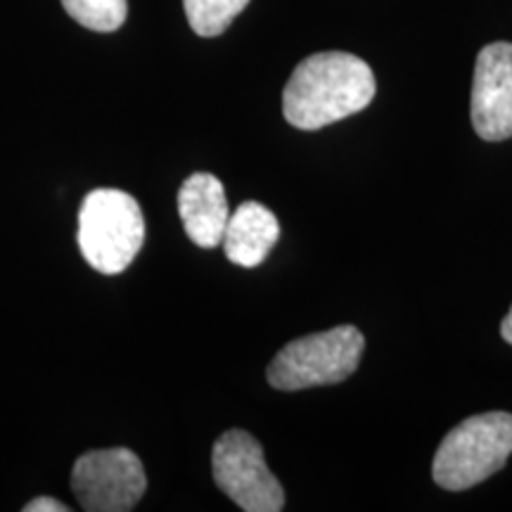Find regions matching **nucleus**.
Wrapping results in <instances>:
<instances>
[{
    "instance_id": "f257e3e1",
    "label": "nucleus",
    "mask_w": 512,
    "mask_h": 512,
    "mask_svg": "<svg viewBox=\"0 0 512 512\" xmlns=\"http://www.w3.org/2000/svg\"><path fill=\"white\" fill-rule=\"evenodd\" d=\"M373 98V69L361 57L330 50L297 64L283 91V114L294 128L318 131L363 112Z\"/></svg>"
},
{
    "instance_id": "f03ea898",
    "label": "nucleus",
    "mask_w": 512,
    "mask_h": 512,
    "mask_svg": "<svg viewBox=\"0 0 512 512\" xmlns=\"http://www.w3.org/2000/svg\"><path fill=\"white\" fill-rule=\"evenodd\" d=\"M512 456V413L472 415L453 427L434 456L432 477L441 489L465 491L503 470Z\"/></svg>"
},
{
    "instance_id": "7ed1b4c3",
    "label": "nucleus",
    "mask_w": 512,
    "mask_h": 512,
    "mask_svg": "<svg viewBox=\"0 0 512 512\" xmlns=\"http://www.w3.org/2000/svg\"><path fill=\"white\" fill-rule=\"evenodd\" d=\"M145 242V219L124 190L88 192L79 211V249L88 266L117 275L133 264Z\"/></svg>"
},
{
    "instance_id": "20e7f679",
    "label": "nucleus",
    "mask_w": 512,
    "mask_h": 512,
    "mask_svg": "<svg viewBox=\"0 0 512 512\" xmlns=\"http://www.w3.org/2000/svg\"><path fill=\"white\" fill-rule=\"evenodd\" d=\"M366 339L354 325L313 332L278 351L268 366V382L280 392L339 384L354 375Z\"/></svg>"
},
{
    "instance_id": "39448f33",
    "label": "nucleus",
    "mask_w": 512,
    "mask_h": 512,
    "mask_svg": "<svg viewBox=\"0 0 512 512\" xmlns=\"http://www.w3.org/2000/svg\"><path fill=\"white\" fill-rule=\"evenodd\" d=\"M214 482L245 512H280L285 508L283 484L268 470L264 448L245 430L221 434L211 451Z\"/></svg>"
},
{
    "instance_id": "423d86ee",
    "label": "nucleus",
    "mask_w": 512,
    "mask_h": 512,
    "mask_svg": "<svg viewBox=\"0 0 512 512\" xmlns=\"http://www.w3.org/2000/svg\"><path fill=\"white\" fill-rule=\"evenodd\" d=\"M74 494L88 512H128L147 489L145 467L128 448L83 453L72 470Z\"/></svg>"
},
{
    "instance_id": "0eeeda50",
    "label": "nucleus",
    "mask_w": 512,
    "mask_h": 512,
    "mask_svg": "<svg viewBox=\"0 0 512 512\" xmlns=\"http://www.w3.org/2000/svg\"><path fill=\"white\" fill-rule=\"evenodd\" d=\"M470 114L482 140L512 138V43L498 41L479 50Z\"/></svg>"
},
{
    "instance_id": "6e6552de",
    "label": "nucleus",
    "mask_w": 512,
    "mask_h": 512,
    "mask_svg": "<svg viewBox=\"0 0 512 512\" xmlns=\"http://www.w3.org/2000/svg\"><path fill=\"white\" fill-rule=\"evenodd\" d=\"M178 214L197 247H219L230 219L223 183L211 174H192L178 192Z\"/></svg>"
},
{
    "instance_id": "1a4fd4ad",
    "label": "nucleus",
    "mask_w": 512,
    "mask_h": 512,
    "mask_svg": "<svg viewBox=\"0 0 512 512\" xmlns=\"http://www.w3.org/2000/svg\"><path fill=\"white\" fill-rule=\"evenodd\" d=\"M278 238L280 223L273 211L259 202H245L228 219L226 233H223V249L233 264L256 268L264 264Z\"/></svg>"
},
{
    "instance_id": "9d476101",
    "label": "nucleus",
    "mask_w": 512,
    "mask_h": 512,
    "mask_svg": "<svg viewBox=\"0 0 512 512\" xmlns=\"http://www.w3.org/2000/svg\"><path fill=\"white\" fill-rule=\"evenodd\" d=\"M247 5L249 0H183L188 24L204 38L221 36Z\"/></svg>"
},
{
    "instance_id": "9b49d317",
    "label": "nucleus",
    "mask_w": 512,
    "mask_h": 512,
    "mask_svg": "<svg viewBox=\"0 0 512 512\" xmlns=\"http://www.w3.org/2000/svg\"><path fill=\"white\" fill-rule=\"evenodd\" d=\"M67 15L81 27L110 34L126 22L128 0H62Z\"/></svg>"
},
{
    "instance_id": "f8f14e48",
    "label": "nucleus",
    "mask_w": 512,
    "mask_h": 512,
    "mask_svg": "<svg viewBox=\"0 0 512 512\" xmlns=\"http://www.w3.org/2000/svg\"><path fill=\"white\" fill-rule=\"evenodd\" d=\"M69 508L67 505H62L60 501H55V498H34V501L24 505V512H67Z\"/></svg>"
},
{
    "instance_id": "ddd939ff",
    "label": "nucleus",
    "mask_w": 512,
    "mask_h": 512,
    "mask_svg": "<svg viewBox=\"0 0 512 512\" xmlns=\"http://www.w3.org/2000/svg\"><path fill=\"white\" fill-rule=\"evenodd\" d=\"M501 335H503L505 342L512 344V309L508 311V316L503 318V323H501Z\"/></svg>"
}]
</instances>
